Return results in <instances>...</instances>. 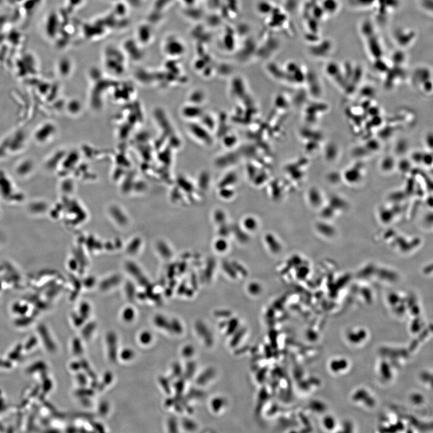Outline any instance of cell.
<instances>
[{
  "instance_id": "obj_3",
  "label": "cell",
  "mask_w": 433,
  "mask_h": 433,
  "mask_svg": "<svg viewBox=\"0 0 433 433\" xmlns=\"http://www.w3.org/2000/svg\"><path fill=\"white\" fill-rule=\"evenodd\" d=\"M323 427L327 431H332L337 427V421L333 416L327 414L323 418L322 421Z\"/></svg>"
},
{
  "instance_id": "obj_4",
  "label": "cell",
  "mask_w": 433,
  "mask_h": 433,
  "mask_svg": "<svg viewBox=\"0 0 433 433\" xmlns=\"http://www.w3.org/2000/svg\"><path fill=\"white\" fill-rule=\"evenodd\" d=\"M420 9L430 15L433 14V0H418Z\"/></svg>"
},
{
  "instance_id": "obj_1",
  "label": "cell",
  "mask_w": 433,
  "mask_h": 433,
  "mask_svg": "<svg viewBox=\"0 0 433 433\" xmlns=\"http://www.w3.org/2000/svg\"><path fill=\"white\" fill-rule=\"evenodd\" d=\"M368 331L364 327H356L348 329L346 333V340L350 345L359 346L365 343L368 336Z\"/></svg>"
},
{
  "instance_id": "obj_2",
  "label": "cell",
  "mask_w": 433,
  "mask_h": 433,
  "mask_svg": "<svg viewBox=\"0 0 433 433\" xmlns=\"http://www.w3.org/2000/svg\"><path fill=\"white\" fill-rule=\"evenodd\" d=\"M328 369L333 374L341 375L346 373L349 368V362L346 357L337 356L331 359L327 364Z\"/></svg>"
}]
</instances>
